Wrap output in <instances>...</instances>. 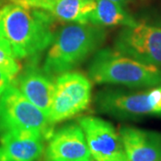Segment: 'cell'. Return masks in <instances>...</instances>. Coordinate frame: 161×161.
Wrapping results in <instances>:
<instances>
[{"instance_id": "5", "label": "cell", "mask_w": 161, "mask_h": 161, "mask_svg": "<svg viewBox=\"0 0 161 161\" xmlns=\"http://www.w3.org/2000/svg\"><path fill=\"white\" fill-rule=\"evenodd\" d=\"M9 131H32L47 141L54 132L47 115L31 103L13 82L0 97V134Z\"/></svg>"}, {"instance_id": "11", "label": "cell", "mask_w": 161, "mask_h": 161, "mask_svg": "<svg viewBox=\"0 0 161 161\" xmlns=\"http://www.w3.org/2000/svg\"><path fill=\"white\" fill-rule=\"evenodd\" d=\"M44 141L43 134L32 131L1 133V161H37L43 153Z\"/></svg>"}, {"instance_id": "9", "label": "cell", "mask_w": 161, "mask_h": 161, "mask_svg": "<svg viewBox=\"0 0 161 161\" xmlns=\"http://www.w3.org/2000/svg\"><path fill=\"white\" fill-rule=\"evenodd\" d=\"M39 56L29 58L13 83L31 103L47 115L55 92V81L53 77L39 66Z\"/></svg>"}, {"instance_id": "2", "label": "cell", "mask_w": 161, "mask_h": 161, "mask_svg": "<svg viewBox=\"0 0 161 161\" xmlns=\"http://www.w3.org/2000/svg\"><path fill=\"white\" fill-rule=\"evenodd\" d=\"M107 32L92 23H68L55 32L42 68L51 77L76 68L103 45Z\"/></svg>"}, {"instance_id": "3", "label": "cell", "mask_w": 161, "mask_h": 161, "mask_svg": "<svg viewBox=\"0 0 161 161\" xmlns=\"http://www.w3.org/2000/svg\"><path fill=\"white\" fill-rule=\"evenodd\" d=\"M88 75L99 84L129 88H151L161 84V68L141 63L111 48L95 53L88 66Z\"/></svg>"}, {"instance_id": "18", "label": "cell", "mask_w": 161, "mask_h": 161, "mask_svg": "<svg viewBox=\"0 0 161 161\" xmlns=\"http://www.w3.org/2000/svg\"><path fill=\"white\" fill-rule=\"evenodd\" d=\"M1 10V9H0ZM0 47L2 48V49H4V50H6V52H8V53H11V50H10V48H9V46L7 45V43L6 42V40L3 39V37L1 36V33H0Z\"/></svg>"}, {"instance_id": "21", "label": "cell", "mask_w": 161, "mask_h": 161, "mask_svg": "<svg viewBox=\"0 0 161 161\" xmlns=\"http://www.w3.org/2000/svg\"><path fill=\"white\" fill-rule=\"evenodd\" d=\"M81 161H93V160H92V159L90 158V159H87V160H81Z\"/></svg>"}, {"instance_id": "1", "label": "cell", "mask_w": 161, "mask_h": 161, "mask_svg": "<svg viewBox=\"0 0 161 161\" xmlns=\"http://www.w3.org/2000/svg\"><path fill=\"white\" fill-rule=\"evenodd\" d=\"M55 22L47 12L13 2L0 10V33L18 59L39 56L50 46Z\"/></svg>"}, {"instance_id": "4", "label": "cell", "mask_w": 161, "mask_h": 161, "mask_svg": "<svg viewBox=\"0 0 161 161\" xmlns=\"http://www.w3.org/2000/svg\"><path fill=\"white\" fill-rule=\"evenodd\" d=\"M96 108L121 119L161 115V84L142 92L107 88L95 97Z\"/></svg>"}, {"instance_id": "13", "label": "cell", "mask_w": 161, "mask_h": 161, "mask_svg": "<svg viewBox=\"0 0 161 161\" xmlns=\"http://www.w3.org/2000/svg\"><path fill=\"white\" fill-rule=\"evenodd\" d=\"M95 0H48L40 9L64 23H89Z\"/></svg>"}, {"instance_id": "15", "label": "cell", "mask_w": 161, "mask_h": 161, "mask_svg": "<svg viewBox=\"0 0 161 161\" xmlns=\"http://www.w3.org/2000/svg\"><path fill=\"white\" fill-rule=\"evenodd\" d=\"M0 70L9 75L13 80H14L20 74L22 67L18 63L16 58L12 54L6 52L0 47Z\"/></svg>"}, {"instance_id": "14", "label": "cell", "mask_w": 161, "mask_h": 161, "mask_svg": "<svg viewBox=\"0 0 161 161\" xmlns=\"http://www.w3.org/2000/svg\"><path fill=\"white\" fill-rule=\"evenodd\" d=\"M89 23L101 27H132L138 24L123 6L111 0H95V7Z\"/></svg>"}, {"instance_id": "7", "label": "cell", "mask_w": 161, "mask_h": 161, "mask_svg": "<svg viewBox=\"0 0 161 161\" xmlns=\"http://www.w3.org/2000/svg\"><path fill=\"white\" fill-rule=\"evenodd\" d=\"M115 49L141 63L161 68V29L138 23L116 35Z\"/></svg>"}, {"instance_id": "17", "label": "cell", "mask_w": 161, "mask_h": 161, "mask_svg": "<svg viewBox=\"0 0 161 161\" xmlns=\"http://www.w3.org/2000/svg\"><path fill=\"white\" fill-rule=\"evenodd\" d=\"M13 79L9 75L0 70V97L5 92L8 86L13 82Z\"/></svg>"}, {"instance_id": "16", "label": "cell", "mask_w": 161, "mask_h": 161, "mask_svg": "<svg viewBox=\"0 0 161 161\" xmlns=\"http://www.w3.org/2000/svg\"><path fill=\"white\" fill-rule=\"evenodd\" d=\"M48 0H10V2L19 4L24 6H29L36 9H40V6Z\"/></svg>"}, {"instance_id": "12", "label": "cell", "mask_w": 161, "mask_h": 161, "mask_svg": "<svg viewBox=\"0 0 161 161\" xmlns=\"http://www.w3.org/2000/svg\"><path fill=\"white\" fill-rule=\"evenodd\" d=\"M118 132L128 161H161V133L126 125Z\"/></svg>"}, {"instance_id": "19", "label": "cell", "mask_w": 161, "mask_h": 161, "mask_svg": "<svg viewBox=\"0 0 161 161\" xmlns=\"http://www.w3.org/2000/svg\"><path fill=\"white\" fill-rule=\"evenodd\" d=\"M111 1H113V2H115V3H117V4H119L121 6H125L126 5V3L128 2V0H111Z\"/></svg>"}, {"instance_id": "20", "label": "cell", "mask_w": 161, "mask_h": 161, "mask_svg": "<svg viewBox=\"0 0 161 161\" xmlns=\"http://www.w3.org/2000/svg\"><path fill=\"white\" fill-rule=\"evenodd\" d=\"M2 159V150H1V147H0V161Z\"/></svg>"}, {"instance_id": "8", "label": "cell", "mask_w": 161, "mask_h": 161, "mask_svg": "<svg viewBox=\"0 0 161 161\" xmlns=\"http://www.w3.org/2000/svg\"><path fill=\"white\" fill-rule=\"evenodd\" d=\"M78 124L94 160L128 161L120 134L108 121L96 116H83L79 118Z\"/></svg>"}, {"instance_id": "10", "label": "cell", "mask_w": 161, "mask_h": 161, "mask_svg": "<svg viewBox=\"0 0 161 161\" xmlns=\"http://www.w3.org/2000/svg\"><path fill=\"white\" fill-rule=\"evenodd\" d=\"M90 158L86 139L79 124L65 125L48 139L45 161H81Z\"/></svg>"}, {"instance_id": "6", "label": "cell", "mask_w": 161, "mask_h": 161, "mask_svg": "<svg viewBox=\"0 0 161 161\" xmlns=\"http://www.w3.org/2000/svg\"><path fill=\"white\" fill-rule=\"evenodd\" d=\"M92 83L79 72L70 71L58 75L48 112L51 125L67 120L88 108L92 98Z\"/></svg>"}]
</instances>
